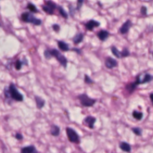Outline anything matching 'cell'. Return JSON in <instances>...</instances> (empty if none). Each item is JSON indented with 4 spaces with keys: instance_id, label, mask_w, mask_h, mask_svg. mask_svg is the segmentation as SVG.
Wrapping results in <instances>:
<instances>
[{
    "instance_id": "20",
    "label": "cell",
    "mask_w": 153,
    "mask_h": 153,
    "mask_svg": "<svg viewBox=\"0 0 153 153\" xmlns=\"http://www.w3.org/2000/svg\"><path fill=\"white\" fill-rule=\"evenodd\" d=\"M136 86L137 84L135 82H132V83H130L126 86V89H127V91L129 93H132L135 90L136 87Z\"/></svg>"
},
{
    "instance_id": "2",
    "label": "cell",
    "mask_w": 153,
    "mask_h": 153,
    "mask_svg": "<svg viewBox=\"0 0 153 153\" xmlns=\"http://www.w3.org/2000/svg\"><path fill=\"white\" fill-rule=\"evenodd\" d=\"M21 19L23 22H26V23H32L37 26L40 25L42 22L40 19L36 18L35 16L31 12L26 11L22 13L21 14Z\"/></svg>"
},
{
    "instance_id": "13",
    "label": "cell",
    "mask_w": 153,
    "mask_h": 153,
    "mask_svg": "<svg viewBox=\"0 0 153 153\" xmlns=\"http://www.w3.org/2000/svg\"><path fill=\"white\" fill-rule=\"evenodd\" d=\"M119 147L124 152L130 153L131 151V146L129 143L126 142H121L119 144Z\"/></svg>"
},
{
    "instance_id": "6",
    "label": "cell",
    "mask_w": 153,
    "mask_h": 153,
    "mask_svg": "<svg viewBox=\"0 0 153 153\" xmlns=\"http://www.w3.org/2000/svg\"><path fill=\"white\" fill-rule=\"evenodd\" d=\"M96 122V118L91 115H89L84 119L83 124L87 126L89 129H93L94 128V124Z\"/></svg>"
},
{
    "instance_id": "28",
    "label": "cell",
    "mask_w": 153,
    "mask_h": 153,
    "mask_svg": "<svg viewBox=\"0 0 153 153\" xmlns=\"http://www.w3.org/2000/svg\"><path fill=\"white\" fill-rule=\"evenodd\" d=\"M84 82H86V84H92L93 82V81L91 79V78L89 77L88 75L85 74L84 75Z\"/></svg>"
},
{
    "instance_id": "33",
    "label": "cell",
    "mask_w": 153,
    "mask_h": 153,
    "mask_svg": "<svg viewBox=\"0 0 153 153\" xmlns=\"http://www.w3.org/2000/svg\"><path fill=\"white\" fill-rule=\"evenodd\" d=\"M141 13L142 14H143V15H146L147 13V8L144 6L142 7L141 9Z\"/></svg>"
},
{
    "instance_id": "10",
    "label": "cell",
    "mask_w": 153,
    "mask_h": 153,
    "mask_svg": "<svg viewBox=\"0 0 153 153\" xmlns=\"http://www.w3.org/2000/svg\"><path fill=\"white\" fill-rule=\"evenodd\" d=\"M132 22L130 20H127V21L124 22L123 24V25L122 26V27L120 28V32L121 34H125L126 33L128 32V31H129L130 27L132 26Z\"/></svg>"
},
{
    "instance_id": "31",
    "label": "cell",
    "mask_w": 153,
    "mask_h": 153,
    "mask_svg": "<svg viewBox=\"0 0 153 153\" xmlns=\"http://www.w3.org/2000/svg\"><path fill=\"white\" fill-rule=\"evenodd\" d=\"M69 9H70V14H71V16H74L75 10H76V9H75V8H74L73 6H69Z\"/></svg>"
},
{
    "instance_id": "22",
    "label": "cell",
    "mask_w": 153,
    "mask_h": 153,
    "mask_svg": "<svg viewBox=\"0 0 153 153\" xmlns=\"http://www.w3.org/2000/svg\"><path fill=\"white\" fill-rule=\"evenodd\" d=\"M58 10H59V12L60 14H61V15L62 16L63 18L67 19L68 18V13H66V11L64 10V9H63L62 7L58 6Z\"/></svg>"
},
{
    "instance_id": "29",
    "label": "cell",
    "mask_w": 153,
    "mask_h": 153,
    "mask_svg": "<svg viewBox=\"0 0 153 153\" xmlns=\"http://www.w3.org/2000/svg\"><path fill=\"white\" fill-rule=\"evenodd\" d=\"M83 2H84L83 0H78V1H77V7H76V10H79L80 9L82 8Z\"/></svg>"
},
{
    "instance_id": "24",
    "label": "cell",
    "mask_w": 153,
    "mask_h": 153,
    "mask_svg": "<svg viewBox=\"0 0 153 153\" xmlns=\"http://www.w3.org/2000/svg\"><path fill=\"white\" fill-rule=\"evenodd\" d=\"M42 10L46 12V13H48L49 14H50V15H51V14H53V13H54V10L51 9V7H50L49 6H47V5H44V6H42Z\"/></svg>"
},
{
    "instance_id": "18",
    "label": "cell",
    "mask_w": 153,
    "mask_h": 153,
    "mask_svg": "<svg viewBox=\"0 0 153 153\" xmlns=\"http://www.w3.org/2000/svg\"><path fill=\"white\" fill-rule=\"evenodd\" d=\"M84 38V35L82 33H78L73 38L72 41L74 42V44H78L80 43L81 42H82V40H83Z\"/></svg>"
},
{
    "instance_id": "17",
    "label": "cell",
    "mask_w": 153,
    "mask_h": 153,
    "mask_svg": "<svg viewBox=\"0 0 153 153\" xmlns=\"http://www.w3.org/2000/svg\"><path fill=\"white\" fill-rule=\"evenodd\" d=\"M23 65H28V61L26 58H24L22 61L18 59L15 62V68L16 70H20Z\"/></svg>"
},
{
    "instance_id": "7",
    "label": "cell",
    "mask_w": 153,
    "mask_h": 153,
    "mask_svg": "<svg viewBox=\"0 0 153 153\" xmlns=\"http://www.w3.org/2000/svg\"><path fill=\"white\" fill-rule=\"evenodd\" d=\"M105 65L107 68L112 69L117 66L118 62L114 58H111V57H107L105 59Z\"/></svg>"
},
{
    "instance_id": "11",
    "label": "cell",
    "mask_w": 153,
    "mask_h": 153,
    "mask_svg": "<svg viewBox=\"0 0 153 153\" xmlns=\"http://www.w3.org/2000/svg\"><path fill=\"white\" fill-rule=\"evenodd\" d=\"M153 77L151 75L148 74H146L145 75L143 76V78L141 79L139 76L137 77L136 80L135 82L137 84V85L139 84H143L145 83V82H148L152 80Z\"/></svg>"
},
{
    "instance_id": "34",
    "label": "cell",
    "mask_w": 153,
    "mask_h": 153,
    "mask_svg": "<svg viewBox=\"0 0 153 153\" xmlns=\"http://www.w3.org/2000/svg\"><path fill=\"white\" fill-rule=\"evenodd\" d=\"M73 50H74V51H75L76 52H77L78 53H81L80 50H79V49H76V48H74V49H73Z\"/></svg>"
},
{
    "instance_id": "35",
    "label": "cell",
    "mask_w": 153,
    "mask_h": 153,
    "mask_svg": "<svg viewBox=\"0 0 153 153\" xmlns=\"http://www.w3.org/2000/svg\"><path fill=\"white\" fill-rule=\"evenodd\" d=\"M150 99H151V101H152L153 103V93H151L150 94Z\"/></svg>"
},
{
    "instance_id": "5",
    "label": "cell",
    "mask_w": 153,
    "mask_h": 153,
    "mask_svg": "<svg viewBox=\"0 0 153 153\" xmlns=\"http://www.w3.org/2000/svg\"><path fill=\"white\" fill-rule=\"evenodd\" d=\"M66 133L70 142L74 143H80V136L75 130L71 127H68L66 128Z\"/></svg>"
},
{
    "instance_id": "27",
    "label": "cell",
    "mask_w": 153,
    "mask_h": 153,
    "mask_svg": "<svg viewBox=\"0 0 153 153\" xmlns=\"http://www.w3.org/2000/svg\"><path fill=\"white\" fill-rule=\"evenodd\" d=\"M44 57L46 58V59H50L51 58V57H52L51 54H50V51H49V49H47V50H45L44 52Z\"/></svg>"
},
{
    "instance_id": "25",
    "label": "cell",
    "mask_w": 153,
    "mask_h": 153,
    "mask_svg": "<svg viewBox=\"0 0 153 153\" xmlns=\"http://www.w3.org/2000/svg\"><path fill=\"white\" fill-rule=\"evenodd\" d=\"M132 131L135 135H138V136H141L142 135V130L141 128L139 127H134V128H132Z\"/></svg>"
},
{
    "instance_id": "26",
    "label": "cell",
    "mask_w": 153,
    "mask_h": 153,
    "mask_svg": "<svg viewBox=\"0 0 153 153\" xmlns=\"http://www.w3.org/2000/svg\"><path fill=\"white\" fill-rule=\"evenodd\" d=\"M130 54L129 51L128 50V49H126V48H124L123 49V50L122 51V58H124V57H127L129 56Z\"/></svg>"
},
{
    "instance_id": "23",
    "label": "cell",
    "mask_w": 153,
    "mask_h": 153,
    "mask_svg": "<svg viewBox=\"0 0 153 153\" xmlns=\"http://www.w3.org/2000/svg\"><path fill=\"white\" fill-rule=\"evenodd\" d=\"M132 115L133 117L138 120H141L143 117V114L141 112H139L137 111H134L132 113Z\"/></svg>"
},
{
    "instance_id": "21",
    "label": "cell",
    "mask_w": 153,
    "mask_h": 153,
    "mask_svg": "<svg viewBox=\"0 0 153 153\" xmlns=\"http://www.w3.org/2000/svg\"><path fill=\"white\" fill-rule=\"evenodd\" d=\"M28 9L30 10L31 12H32V13H37L38 11V10H37V7L34 4H32V2H29L28 3L27 7H26Z\"/></svg>"
},
{
    "instance_id": "12",
    "label": "cell",
    "mask_w": 153,
    "mask_h": 153,
    "mask_svg": "<svg viewBox=\"0 0 153 153\" xmlns=\"http://www.w3.org/2000/svg\"><path fill=\"white\" fill-rule=\"evenodd\" d=\"M109 35H110V33L106 30H101L100 31L98 32L97 35H98V38L100 40L104 41L108 38Z\"/></svg>"
},
{
    "instance_id": "4",
    "label": "cell",
    "mask_w": 153,
    "mask_h": 153,
    "mask_svg": "<svg viewBox=\"0 0 153 153\" xmlns=\"http://www.w3.org/2000/svg\"><path fill=\"white\" fill-rule=\"evenodd\" d=\"M77 98L79 99L82 105L86 107H90L93 106V105L96 102V99L89 98L87 94L84 93L79 94Z\"/></svg>"
},
{
    "instance_id": "16",
    "label": "cell",
    "mask_w": 153,
    "mask_h": 153,
    "mask_svg": "<svg viewBox=\"0 0 153 153\" xmlns=\"http://www.w3.org/2000/svg\"><path fill=\"white\" fill-rule=\"evenodd\" d=\"M35 99L36 104H37V108L40 110V109L42 108L44 106L45 101L42 98H41V97L38 96H35Z\"/></svg>"
},
{
    "instance_id": "19",
    "label": "cell",
    "mask_w": 153,
    "mask_h": 153,
    "mask_svg": "<svg viewBox=\"0 0 153 153\" xmlns=\"http://www.w3.org/2000/svg\"><path fill=\"white\" fill-rule=\"evenodd\" d=\"M111 51H112V54L117 58H122V51H120L119 50L117 49L116 47L112 46V48H111Z\"/></svg>"
},
{
    "instance_id": "9",
    "label": "cell",
    "mask_w": 153,
    "mask_h": 153,
    "mask_svg": "<svg viewBox=\"0 0 153 153\" xmlns=\"http://www.w3.org/2000/svg\"><path fill=\"white\" fill-rule=\"evenodd\" d=\"M20 153H39V152L37 150L35 145H31L22 148Z\"/></svg>"
},
{
    "instance_id": "15",
    "label": "cell",
    "mask_w": 153,
    "mask_h": 153,
    "mask_svg": "<svg viewBox=\"0 0 153 153\" xmlns=\"http://www.w3.org/2000/svg\"><path fill=\"white\" fill-rule=\"evenodd\" d=\"M58 47L62 51H68L70 50V47L69 45L66 42H64L63 41H58Z\"/></svg>"
},
{
    "instance_id": "30",
    "label": "cell",
    "mask_w": 153,
    "mask_h": 153,
    "mask_svg": "<svg viewBox=\"0 0 153 153\" xmlns=\"http://www.w3.org/2000/svg\"><path fill=\"white\" fill-rule=\"evenodd\" d=\"M15 138L17 139V140L22 141V139H23V135H22L21 133H17L15 135Z\"/></svg>"
},
{
    "instance_id": "32",
    "label": "cell",
    "mask_w": 153,
    "mask_h": 153,
    "mask_svg": "<svg viewBox=\"0 0 153 153\" xmlns=\"http://www.w3.org/2000/svg\"><path fill=\"white\" fill-rule=\"evenodd\" d=\"M52 28L53 30L56 32H58L60 30V26L58 24H53L52 25Z\"/></svg>"
},
{
    "instance_id": "1",
    "label": "cell",
    "mask_w": 153,
    "mask_h": 153,
    "mask_svg": "<svg viewBox=\"0 0 153 153\" xmlns=\"http://www.w3.org/2000/svg\"><path fill=\"white\" fill-rule=\"evenodd\" d=\"M4 94L6 98H11L13 100L18 101V102H22L23 101V96L18 90L14 84L11 83L8 88L4 89Z\"/></svg>"
},
{
    "instance_id": "14",
    "label": "cell",
    "mask_w": 153,
    "mask_h": 153,
    "mask_svg": "<svg viewBox=\"0 0 153 153\" xmlns=\"http://www.w3.org/2000/svg\"><path fill=\"white\" fill-rule=\"evenodd\" d=\"M50 133L53 136H58L60 134V128L59 126L55 124L51 125L50 128Z\"/></svg>"
},
{
    "instance_id": "3",
    "label": "cell",
    "mask_w": 153,
    "mask_h": 153,
    "mask_svg": "<svg viewBox=\"0 0 153 153\" xmlns=\"http://www.w3.org/2000/svg\"><path fill=\"white\" fill-rule=\"evenodd\" d=\"M49 51H50L51 56L54 57L56 59L59 61L60 64L62 65L65 68L66 67V66H67L68 60L66 59V58H65L64 55L61 54V53L60 52L59 50H58L57 49H53L49 50Z\"/></svg>"
},
{
    "instance_id": "8",
    "label": "cell",
    "mask_w": 153,
    "mask_h": 153,
    "mask_svg": "<svg viewBox=\"0 0 153 153\" xmlns=\"http://www.w3.org/2000/svg\"><path fill=\"white\" fill-rule=\"evenodd\" d=\"M101 23L100 22H99L98 21L95 20L93 19H91L90 20H89L87 23H86L85 26H86V29L87 30L92 31L93 30V28L95 27H98V26H100Z\"/></svg>"
}]
</instances>
